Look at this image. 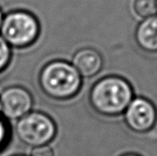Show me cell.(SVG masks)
Masks as SVG:
<instances>
[{
    "label": "cell",
    "mask_w": 157,
    "mask_h": 156,
    "mask_svg": "<svg viewBox=\"0 0 157 156\" xmlns=\"http://www.w3.org/2000/svg\"><path fill=\"white\" fill-rule=\"evenodd\" d=\"M7 139V128L5 121L0 118V149L4 146Z\"/></svg>",
    "instance_id": "obj_12"
},
{
    "label": "cell",
    "mask_w": 157,
    "mask_h": 156,
    "mask_svg": "<svg viewBox=\"0 0 157 156\" xmlns=\"http://www.w3.org/2000/svg\"><path fill=\"white\" fill-rule=\"evenodd\" d=\"M30 156H54L53 150L47 144L33 147Z\"/></svg>",
    "instance_id": "obj_11"
},
{
    "label": "cell",
    "mask_w": 157,
    "mask_h": 156,
    "mask_svg": "<svg viewBox=\"0 0 157 156\" xmlns=\"http://www.w3.org/2000/svg\"><path fill=\"white\" fill-rule=\"evenodd\" d=\"M124 120L127 126L135 132H146L155 124L157 112L149 100L137 97L130 103L124 111Z\"/></svg>",
    "instance_id": "obj_5"
},
{
    "label": "cell",
    "mask_w": 157,
    "mask_h": 156,
    "mask_svg": "<svg viewBox=\"0 0 157 156\" xmlns=\"http://www.w3.org/2000/svg\"><path fill=\"white\" fill-rule=\"evenodd\" d=\"M42 91L52 98L68 99L81 87V75L73 64L63 61H53L46 64L39 78Z\"/></svg>",
    "instance_id": "obj_2"
},
{
    "label": "cell",
    "mask_w": 157,
    "mask_h": 156,
    "mask_svg": "<svg viewBox=\"0 0 157 156\" xmlns=\"http://www.w3.org/2000/svg\"><path fill=\"white\" fill-rule=\"evenodd\" d=\"M137 44L149 52L157 51V16L144 18L135 32Z\"/></svg>",
    "instance_id": "obj_8"
},
{
    "label": "cell",
    "mask_w": 157,
    "mask_h": 156,
    "mask_svg": "<svg viewBox=\"0 0 157 156\" xmlns=\"http://www.w3.org/2000/svg\"><path fill=\"white\" fill-rule=\"evenodd\" d=\"M0 30V35L10 46L23 48L35 41L40 32V25L32 14L18 10L4 17Z\"/></svg>",
    "instance_id": "obj_3"
},
{
    "label": "cell",
    "mask_w": 157,
    "mask_h": 156,
    "mask_svg": "<svg viewBox=\"0 0 157 156\" xmlns=\"http://www.w3.org/2000/svg\"><path fill=\"white\" fill-rule=\"evenodd\" d=\"M130 84L119 76H108L99 80L91 89L89 99L93 108L107 116L123 113L132 100Z\"/></svg>",
    "instance_id": "obj_1"
},
{
    "label": "cell",
    "mask_w": 157,
    "mask_h": 156,
    "mask_svg": "<svg viewBox=\"0 0 157 156\" xmlns=\"http://www.w3.org/2000/svg\"><path fill=\"white\" fill-rule=\"evenodd\" d=\"M16 134L18 140L31 147L49 143L56 134L53 120L41 112H29L20 118L16 125Z\"/></svg>",
    "instance_id": "obj_4"
},
{
    "label": "cell",
    "mask_w": 157,
    "mask_h": 156,
    "mask_svg": "<svg viewBox=\"0 0 157 156\" xmlns=\"http://www.w3.org/2000/svg\"><path fill=\"white\" fill-rule=\"evenodd\" d=\"M122 156H139V155H136V154H125V155H122Z\"/></svg>",
    "instance_id": "obj_14"
},
{
    "label": "cell",
    "mask_w": 157,
    "mask_h": 156,
    "mask_svg": "<svg viewBox=\"0 0 157 156\" xmlns=\"http://www.w3.org/2000/svg\"><path fill=\"white\" fill-rule=\"evenodd\" d=\"M72 64L81 76L92 77L100 72L103 60L98 51L86 48L78 51L73 56Z\"/></svg>",
    "instance_id": "obj_7"
},
{
    "label": "cell",
    "mask_w": 157,
    "mask_h": 156,
    "mask_svg": "<svg viewBox=\"0 0 157 156\" xmlns=\"http://www.w3.org/2000/svg\"><path fill=\"white\" fill-rule=\"evenodd\" d=\"M3 19H4V17H3V14H2V11L0 9V27L2 25V22H3Z\"/></svg>",
    "instance_id": "obj_13"
},
{
    "label": "cell",
    "mask_w": 157,
    "mask_h": 156,
    "mask_svg": "<svg viewBox=\"0 0 157 156\" xmlns=\"http://www.w3.org/2000/svg\"><path fill=\"white\" fill-rule=\"evenodd\" d=\"M133 9L135 14L140 17H149L156 14V0H135L133 3Z\"/></svg>",
    "instance_id": "obj_9"
},
{
    "label": "cell",
    "mask_w": 157,
    "mask_h": 156,
    "mask_svg": "<svg viewBox=\"0 0 157 156\" xmlns=\"http://www.w3.org/2000/svg\"><path fill=\"white\" fill-rule=\"evenodd\" d=\"M11 58L10 45L0 35V72H2L9 63Z\"/></svg>",
    "instance_id": "obj_10"
},
{
    "label": "cell",
    "mask_w": 157,
    "mask_h": 156,
    "mask_svg": "<svg viewBox=\"0 0 157 156\" xmlns=\"http://www.w3.org/2000/svg\"><path fill=\"white\" fill-rule=\"evenodd\" d=\"M32 104L30 94L23 87H8L0 95V112L8 120H19L30 111Z\"/></svg>",
    "instance_id": "obj_6"
},
{
    "label": "cell",
    "mask_w": 157,
    "mask_h": 156,
    "mask_svg": "<svg viewBox=\"0 0 157 156\" xmlns=\"http://www.w3.org/2000/svg\"><path fill=\"white\" fill-rule=\"evenodd\" d=\"M156 2H157V0H156Z\"/></svg>",
    "instance_id": "obj_15"
}]
</instances>
